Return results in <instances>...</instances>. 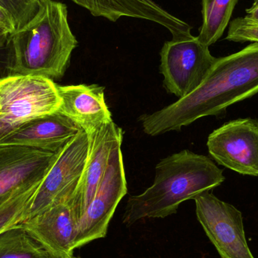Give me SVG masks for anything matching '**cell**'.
Returning <instances> with one entry per match:
<instances>
[{
    "label": "cell",
    "instance_id": "cell-24",
    "mask_svg": "<svg viewBox=\"0 0 258 258\" xmlns=\"http://www.w3.org/2000/svg\"><path fill=\"white\" fill-rule=\"evenodd\" d=\"M11 33L6 29L0 27V45L5 43L9 39Z\"/></svg>",
    "mask_w": 258,
    "mask_h": 258
},
{
    "label": "cell",
    "instance_id": "cell-3",
    "mask_svg": "<svg viewBox=\"0 0 258 258\" xmlns=\"http://www.w3.org/2000/svg\"><path fill=\"white\" fill-rule=\"evenodd\" d=\"M14 51L12 75L58 80L64 75L78 41L68 21V6L48 0L39 15L10 34Z\"/></svg>",
    "mask_w": 258,
    "mask_h": 258
},
{
    "label": "cell",
    "instance_id": "cell-1",
    "mask_svg": "<svg viewBox=\"0 0 258 258\" xmlns=\"http://www.w3.org/2000/svg\"><path fill=\"white\" fill-rule=\"evenodd\" d=\"M258 93V42L217 58L195 91L162 110L140 117L150 136L180 131L200 118L218 116L227 107Z\"/></svg>",
    "mask_w": 258,
    "mask_h": 258
},
{
    "label": "cell",
    "instance_id": "cell-7",
    "mask_svg": "<svg viewBox=\"0 0 258 258\" xmlns=\"http://www.w3.org/2000/svg\"><path fill=\"white\" fill-rule=\"evenodd\" d=\"M89 150V138L84 131L60 150L35 194L27 220L74 195L84 171Z\"/></svg>",
    "mask_w": 258,
    "mask_h": 258
},
{
    "label": "cell",
    "instance_id": "cell-19",
    "mask_svg": "<svg viewBox=\"0 0 258 258\" xmlns=\"http://www.w3.org/2000/svg\"><path fill=\"white\" fill-rule=\"evenodd\" d=\"M48 0H0L4 9L13 21L15 32L30 24L41 12Z\"/></svg>",
    "mask_w": 258,
    "mask_h": 258
},
{
    "label": "cell",
    "instance_id": "cell-20",
    "mask_svg": "<svg viewBox=\"0 0 258 258\" xmlns=\"http://www.w3.org/2000/svg\"><path fill=\"white\" fill-rule=\"evenodd\" d=\"M226 39L235 42H258V23L247 16L235 18L230 23Z\"/></svg>",
    "mask_w": 258,
    "mask_h": 258
},
{
    "label": "cell",
    "instance_id": "cell-2",
    "mask_svg": "<svg viewBox=\"0 0 258 258\" xmlns=\"http://www.w3.org/2000/svg\"><path fill=\"white\" fill-rule=\"evenodd\" d=\"M155 170L153 184L142 194L129 197L122 219L125 225L174 215L182 203L225 180L222 170L210 158L188 150L162 159Z\"/></svg>",
    "mask_w": 258,
    "mask_h": 258
},
{
    "label": "cell",
    "instance_id": "cell-16",
    "mask_svg": "<svg viewBox=\"0 0 258 258\" xmlns=\"http://www.w3.org/2000/svg\"><path fill=\"white\" fill-rule=\"evenodd\" d=\"M239 0H202L203 23L197 36L201 43L209 47L218 42L230 24Z\"/></svg>",
    "mask_w": 258,
    "mask_h": 258
},
{
    "label": "cell",
    "instance_id": "cell-14",
    "mask_svg": "<svg viewBox=\"0 0 258 258\" xmlns=\"http://www.w3.org/2000/svg\"><path fill=\"white\" fill-rule=\"evenodd\" d=\"M82 129L58 111L23 124L0 141L3 145L25 146L57 153Z\"/></svg>",
    "mask_w": 258,
    "mask_h": 258
},
{
    "label": "cell",
    "instance_id": "cell-21",
    "mask_svg": "<svg viewBox=\"0 0 258 258\" xmlns=\"http://www.w3.org/2000/svg\"><path fill=\"white\" fill-rule=\"evenodd\" d=\"M14 51L10 36L5 43L0 45V80L12 75Z\"/></svg>",
    "mask_w": 258,
    "mask_h": 258
},
{
    "label": "cell",
    "instance_id": "cell-12",
    "mask_svg": "<svg viewBox=\"0 0 258 258\" xmlns=\"http://www.w3.org/2000/svg\"><path fill=\"white\" fill-rule=\"evenodd\" d=\"M89 150L84 171L73 195V203L81 219L99 187L115 146L123 141V132L113 121L89 134Z\"/></svg>",
    "mask_w": 258,
    "mask_h": 258
},
{
    "label": "cell",
    "instance_id": "cell-18",
    "mask_svg": "<svg viewBox=\"0 0 258 258\" xmlns=\"http://www.w3.org/2000/svg\"><path fill=\"white\" fill-rule=\"evenodd\" d=\"M40 183L21 189L0 204V233L27 220V213Z\"/></svg>",
    "mask_w": 258,
    "mask_h": 258
},
{
    "label": "cell",
    "instance_id": "cell-4",
    "mask_svg": "<svg viewBox=\"0 0 258 258\" xmlns=\"http://www.w3.org/2000/svg\"><path fill=\"white\" fill-rule=\"evenodd\" d=\"M60 104L54 80L22 75L0 80V141L28 121L57 112Z\"/></svg>",
    "mask_w": 258,
    "mask_h": 258
},
{
    "label": "cell",
    "instance_id": "cell-25",
    "mask_svg": "<svg viewBox=\"0 0 258 258\" xmlns=\"http://www.w3.org/2000/svg\"><path fill=\"white\" fill-rule=\"evenodd\" d=\"M71 258H79V257H75V256H74V257H71Z\"/></svg>",
    "mask_w": 258,
    "mask_h": 258
},
{
    "label": "cell",
    "instance_id": "cell-6",
    "mask_svg": "<svg viewBox=\"0 0 258 258\" xmlns=\"http://www.w3.org/2000/svg\"><path fill=\"white\" fill-rule=\"evenodd\" d=\"M118 143L110 156L104 178L79 223L75 250L107 236L118 205L126 195L127 181L122 152Z\"/></svg>",
    "mask_w": 258,
    "mask_h": 258
},
{
    "label": "cell",
    "instance_id": "cell-17",
    "mask_svg": "<svg viewBox=\"0 0 258 258\" xmlns=\"http://www.w3.org/2000/svg\"><path fill=\"white\" fill-rule=\"evenodd\" d=\"M0 258H54L22 224L0 233Z\"/></svg>",
    "mask_w": 258,
    "mask_h": 258
},
{
    "label": "cell",
    "instance_id": "cell-11",
    "mask_svg": "<svg viewBox=\"0 0 258 258\" xmlns=\"http://www.w3.org/2000/svg\"><path fill=\"white\" fill-rule=\"evenodd\" d=\"M60 151L0 144V197L41 183Z\"/></svg>",
    "mask_w": 258,
    "mask_h": 258
},
{
    "label": "cell",
    "instance_id": "cell-5",
    "mask_svg": "<svg viewBox=\"0 0 258 258\" xmlns=\"http://www.w3.org/2000/svg\"><path fill=\"white\" fill-rule=\"evenodd\" d=\"M209 48L192 35L164 43L160 73L167 92L184 98L203 83L217 60Z\"/></svg>",
    "mask_w": 258,
    "mask_h": 258
},
{
    "label": "cell",
    "instance_id": "cell-9",
    "mask_svg": "<svg viewBox=\"0 0 258 258\" xmlns=\"http://www.w3.org/2000/svg\"><path fill=\"white\" fill-rule=\"evenodd\" d=\"M208 149L220 165L244 175L258 176V120L230 121L214 131Z\"/></svg>",
    "mask_w": 258,
    "mask_h": 258
},
{
    "label": "cell",
    "instance_id": "cell-13",
    "mask_svg": "<svg viewBox=\"0 0 258 258\" xmlns=\"http://www.w3.org/2000/svg\"><path fill=\"white\" fill-rule=\"evenodd\" d=\"M94 17L116 22L123 17L152 21L163 26L172 39L190 36L192 27L171 15L154 0H71Z\"/></svg>",
    "mask_w": 258,
    "mask_h": 258
},
{
    "label": "cell",
    "instance_id": "cell-23",
    "mask_svg": "<svg viewBox=\"0 0 258 258\" xmlns=\"http://www.w3.org/2000/svg\"><path fill=\"white\" fill-rule=\"evenodd\" d=\"M246 16L251 21L258 23V0H253L252 5L246 9Z\"/></svg>",
    "mask_w": 258,
    "mask_h": 258
},
{
    "label": "cell",
    "instance_id": "cell-10",
    "mask_svg": "<svg viewBox=\"0 0 258 258\" xmlns=\"http://www.w3.org/2000/svg\"><path fill=\"white\" fill-rule=\"evenodd\" d=\"M72 197L22 223L24 228L54 258L74 257L80 215Z\"/></svg>",
    "mask_w": 258,
    "mask_h": 258
},
{
    "label": "cell",
    "instance_id": "cell-22",
    "mask_svg": "<svg viewBox=\"0 0 258 258\" xmlns=\"http://www.w3.org/2000/svg\"><path fill=\"white\" fill-rule=\"evenodd\" d=\"M0 27L6 29L10 33L15 32V26L9 14L0 7Z\"/></svg>",
    "mask_w": 258,
    "mask_h": 258
},
{
    "label": "cell",
    "instance_id": "cell-8",
    "mask_svg": "<svg viewBox=\"0 0 258 258\" xmlns=\"http://www.w3.org/2000/svg\"><path fill=\"white\" fill-rule=\"evenodd\" d=\"M194 201L197 219L221 258H254L240 211L210 191L200 194Z\"/></svg>",
    "mask_w": 258,
    "mask_h": 258
},
{
    "label": "cell",
    "instance_id": "cell-15",
    "mask_svg": "<svg viewBox=\"0 0 258 258\" xmlns=\"http://www.w3.org/2000/svg\"><path fill=\"white\" fill-rule=\"evenodd\" d=\"M57 89L60 98L57 111L71 119L86 134L113 121L103 86L57 84Z\"/></svg>",
    "mask_w": 258,
    "mask_h": 258
}]
</instances>
